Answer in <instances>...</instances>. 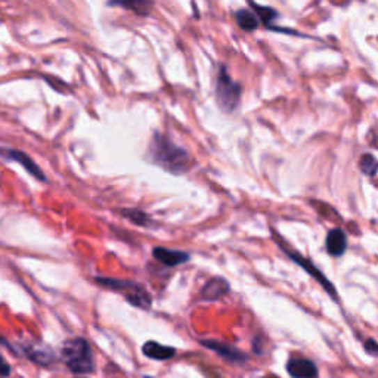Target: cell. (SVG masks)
Wrapping results in <instances>:
<instances>
[{"label": "cell", "mask_w": 378, "mask_h": 378, "mask_svg": "<svg viewBox=\"0 0 378 378\" xmlns=\"http://www.w3.org/2000/svg\"><path fill=\"white\" fill-rule=\"evenodd\" d=\"M142 353H143V356H146L148 359L167 361V359L175 358L176 349L172 346H164L162 343H158V341L150 340L142 346Z\"/></svg>", "instance_id": "11"}, {"label": "cell", "mask_w": 378, "mask_h": 378, "mask_svg": "<svg viewBox=\"0 0 378 378\" xmlns=\"http://www.w3.org/2000/svg\"><path fill=\"white\" fill-rule=\"evenodd\" d=\"M148 158L166 172L182 175L191 167V155L162 133H155L148 146Z\"/></svg>", "instance_id": "1"}, {"label": "cell", "mask_w": 378, "mask_h": 378, "mask_svg": "<svg viewBox=\"0 0 378 378\" xmlns=\"http://www.w3.org/2000/svg\"><path fill=\"white\" fill-rule=\"evenodd\" d=\"M200 345L212 352H216L219 356L226 359L228 362L233 363H244L247 362V355L242 353L239 349L230 346L229 343H223V341L217 340H200Z\"/></svg>", "instance_id": "6"}, {"label": "cell", "mask_w": 378, "mask_h": 378, "mask_svg": "<svg viewBox=\"0 0 378 378\" xmlns=\"http://www.w3.org/2000/svg\"><path fill=\"white\" fill-rule=\"evenodd\" d=\"M26 352H27V356L39 365H49L55 359L54 352L49 347H36L34 349V347L29 346L26 349Z\"/></svg>", "instance_id": "15"}, {"label": "cell", "mask_w": 378, "mask_h": 378, "mask_svg": "<svg viewBox=\"0 0 378 378\" xmlns=\"http://www.w3.org/2000/svg\"><path fill=\"white\" fill-rule=\"evenodd\" d=\"M325 247L328 254L333 255V258H341L347 250V237L345 230L340 228L331 229L326 235Z\"/></svg>", "instance_id": "9"}, {"label": "cell", "mask_w": 378, "mask_h": 378, "mask_svg": "<svg viewBox=\"0 0 378 378\" xmlns=\"http://www.w3.org/2000/svg\"><path fill=\"white\" fill-rule=\"evenodd\" d=\"M95 283L104 288L123 292L125 299L132 304V306H135L138 309L150 310L151 308L152 300H151L150 292L145 290L143 285L138 283L127 281V279H117V278H107V276H96Z\"/></svg>", "instance_id": "3"}, {"label": "cell", "mask_w": 378, "mask_h": 378, "mask_svg": "<svg viewBox=\"0 0 378 378\" xmlns=\"http://www.w3.org/2000/svg\"><path fill=\"white\" fill-rule=\"evenodd\" d=\"M152 255H154L155 260H158L166 266H170V267L178 266V265H184L191 259L189 253H187V251L170 250V249H164V247H155L152 250Z\"/></svg>", "instance_id": "10"}, {"label": "cell", "mask_w": 378, "mask_h": 378, "mask_svg": "<svg viewBox=\"0 0 378 378\" xmlns=\"http://www.w3.org/2000/svg\"><path fill=\"white\" fill-rule=\"evenodd\" d=\"M363 349L367 350V353H370L371 356H377V353H378V343L375 341V338H368L367 341H365Z\"/></svg>", "instance_id": "19"}, {"label": "cell", "mask_w": 378, "mask_h": 378, "mask_svg": "<svg viewBox=\"0 0 378 378\" xmlns=\"http://www.w3.org/2000/svg\"><path fill=\"white\" fill-rule=\"evenodd\" d=\"M109 3L135 12L138 15H148L154 6V0H111Z\"/></svg>", "instance_id": "13"}, {"label": "cell", "mask_w": 378, "mask_h": 378, "mask_svg": "<svg viewBox=\"0 0 378 378\" xmlns=\"http://www.w3.org/2000/svg\"><path fill=\"white\" fill-rule=\"evenodd\" d=\"M235 19H237L238 26L244 31H254L255 29L259 27V24H260L258 15H254L253 12H250L249 9H239V10H237Z\"/></svg>", "instance_id": "14"}, {"label": "cell", "mask_w": 378, "mask_h": 378, "mask_svg": "<svg viewBox=\"0 0 378 378\" xmlns=\"http://www.w3.org/2000/svg\"><path fill=\"white\" fill-rule=\"evenodd\" d=\"M250 3L253 5V9L258 12V18H260V21L265 24V26L267 29H274V19H276L278 17V12L272 8H266V6H260L255 2H253V0H250Z\"/></svg>", "instance_id": "16"}, {"label": "cell", "mask_w": 378, "mask_h": 378, "mask_svg": "<svg viewBox=\"0 0 378 378\" xmlns=\"http://www.w3.org/2000/svg\"><path fill=\"white\" fill-rule=\"evenodd\" d=\"M0 375H2V377H9L10 375L9 363L2 356H0Z\"/></svg>", "instance_id": "20"}, {"label": "cell", "mask_w": 378, "mask_h": 378, "mask_svg": "<svg viewBox=\"0 0 378 378\" xmlns=\"http://www.w3.org/2000/svg\"><path fill=\"white\" fill-rule=\"evenodd\" d=\"M5 157H8L9 160H14V162L19 163L36 179H39L42 182L46 180V176L43 175L42 168L38 164H36L27 154H24V152L17 151V150H8V151H5Z\"/></svg>", "instance_id": "12"}, {"label": "cell", "mask_w": 378, "mask_h": 378, "mask_svg": "<svg viewBox=\"0 0 378 378\" xmlns=\"http://www.w3.org/2000/svg\"><path fill=\"white\" fill-rule=\"evenodd\" d=\"M359 164H361V170H362L363 175L371 176V178L375 176V173H377V160H375V157L372 154L362 155Z\"/></svg>", "instance_id": "18"}, {"label": "cell", "mask_w": 378, "mask_h": 378, "mask_svg": "<svg viewBox=\"0 0 378 378\" xmlns=\"http://www.w3.org/2000/svg\"><path fill=\"white\" fill-rule=\"evenodd\" d=\"M216 101L225 113H234L239 105L241 100V86L230 79L228 68L222 65L219 68V74L216 79Z\"/></svg>", "instance_id": "4"}, {"label": "cell", "mask_w": 378, "mask_h": 378, "mask_svg": "<svg viewBox=\"0 0 378 378\" xmlns=\"http://www.w3.org/2000/svg\"><path fill=\"white\" fill-rule=\"evenodd\" d=\"M285 253L288 254V258L292 260V262H294V263H297L300 267H303V269L304 271H306L313 279H316V281H318L320 284H321V287L328 292V294H330L334 300H337V290H336V287L333 285V283L330 281V279H328L320 269H318V267H316L309 259H304L303 258V255H300L297 251H288V250H285Z\"/></svg>", "instance_id": "5"}, {"label": "cell", "mask_w": 378, "mask_h": 378, "mask_svg": "<svg viewBox=\"0 0 378 378\" xmlns=\"http://www.w3.org/2000/svg\"><path fill=\"white\" fill-rule=\"evenodd\" d=\"M63 359L68 370L74 374L84 375L95 371V359L88 340L72 338L67 340L63 346Z\"/></svg>", "instance_id": "2"}, {"label": "cell", "mask_w": 378, "mask_h": 378, "mask_svg": "<svg viewBox=\"0 0 378 378\" xmlns=\"http://www.w3.org/2000/svg\"><path fill=\"white\" fill-rule=\"evenodd\" d=\"M287 372L291 378H318L320 375L316 365L304 358H292L287 363Z\"/></svg>", "instance_id": "8"}, {"label": "cell", "mask_w": 378, "mask_h": 378, "mask_svg": "<svg viewBox=\"0 0 378 378\" xmlns=\"http://www.w3.org/2000/svg\"><path fill=\"white\" fill-rule=\"evenodd\" d=\"M143 378H151V377H143Z\"/></svg>", "instance_id": "21"}, {"label": "cell", "mask_w": 378, "mask_h": 378, "mask_svg": "<svg viewBox=\"0 0 378 378\" xmlns=\"http://www.w3.org/2000/svg\"><path fill=\"white\" fill-rule=\"evenodd\" d=\"M121 214H123L127 221L133 222L138 226H148L151 219L150 216L143 213L142 210H136V209H127V210H121Z\"/></svg>", "instance_id": "17"}, {"label": "cell", "mask_w": 378, "mask_h": 378, "mask_svg": "<svg viewBox=\"0 0 378 378\" xmlns=\"http://www.w3.org/2000/svg\"><path fill=\"white\" fill-rule=\"evenodd\" d=\"M230 291V285L228 279L222 276H214L209 279L201 288V299L207 301H217L223 299L228 292Z\"/></svg>", "instance_id": "7"}]
</instances>
